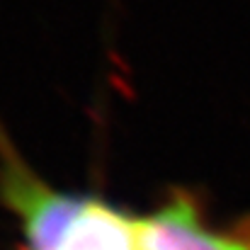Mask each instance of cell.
<instances>
[{
  "mask_svg": "<svg viewBox=\"0 0 250 250\" xmlns=\"http://www.w3.org/2000/svg\"><path fill=\"white\" fill-rule=\"evenodd\" d=\"M0 202L17 219L20 250H141L136 216L97 194L61 192L27 163L0 175Z\"/></svg>",
  "mask_w": 250,
  "mask_h": 250,
  "instance_id": "1",
  "label": "cell"
},
{
  "mask_svg": "<svg viewBox=\"0 0 250 250\" xmlns=\"http://www.w3.org/2000/svg\"><path fill=\"white\" fill-rule=\"evenodd\" d=\"M136 231L141 250H250V221L216 226L185 189L136 216Z\"/></svg>",
  "mask_w": 250,
  "mask_h": 250,
  "instance_id": "2",
  "label": "cell"
}]
</instances>
